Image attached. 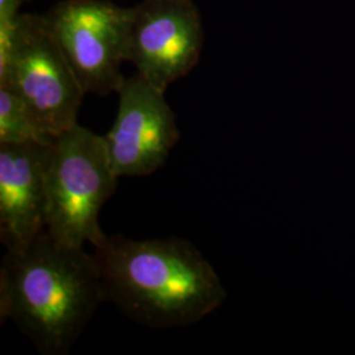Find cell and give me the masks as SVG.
Here are the masks:
<instances>
[{
    "label": "cell",
    "instance_id": "cell-1",
    "mask_svg": "<svg viewBox=\"0 0 355 355\" xmlns=\"http://www.w3.org/2000/svg\"><path fill=\"white\" fill-rule=\"evenodd\" d=\"M92 248L105 302L144 327H191L228 296L214 266L187 240L105 234Z\"/></svg>",
    "mask_w": 355,
    "mask_h": 355
},
{
    "label": "cell",
    "instance_id": "cell-2",
    "mask_svg": "<svg viewBox=\"0 0 355 355\" xmlns=\"http://www.w3.org/2000/svg\"><path fill=\"white\" fill-rule=\"evenodd\" d=\"M103 302L94 254L64 246L46 230L3 257L0 321L15 324L41 354H69Z\"/></svg>",
    "mask_w": 355,
    "mask_h": 355
},
{
    "label": "cell",
    "instance_id": "cell-3",
    "mask_svg": "<svg viewBox=\"0 0 355 355\" xmlns=\"http://www.w3.org/2000/svg\"><path fill=\"white\" fill-rule=\"evenodd\" d=\"M104 136L76 124L55 137L46 173L45 230L64 246H94L103 205L117 180Z\"/></svg>",
    "mask_w": 355,
    "mask_h": 355
},
{
    "label": "cell",
    "instance_id": "cell-4",
    "mask_svg": "<svg viewBox=\"0 0 355 355\" xmlns=\"http://www.w3.org/2000/svg\"><path fill=\"white\" fill-rule=\"evenodd\" d=\"M0 86L13 89L51 137L78 124L86 92L44 15L20 13L11 35L0 38Z\"/></svg>",
    "mask_w": 355,
    "mask_h": 355
},
{
    "label": "cell",
    "instance_id": "cell-5",
    "mask_svg": "<svg viewBox=\"0 0 355 355\" xmlns=\"http://www.w3.org/2000/svg\"><path fill=\"white\" fill-rule=\"evenodd\" d=\"M130 8L107 0H64L46 13L45 23L85 92H116L127 61Z\"/></svg>",
    "mask_w": 355,
    "mask_h": 355
},
{
    "label": "cell",
    "instance_id": "cell-6",
    "mask_svg": "<svg viewBox=\"0 0 355 355\" xmlns=\"http://www.w3.org/2000/svg\"><path fill=\"white\" fill-rule=\"evenodd\" d=\"M204 44L202 17L192 0H142L130 8L127 61L157 89L196 66Z\"/></svg>",
    "mask_w": 355,
    "mask_h": 355
},
{
    "label": "cell",
    "instance_id": "cell-7",
    "mask_svg": "<svg viewBox=\"0 0 355 355\" xmlns=\"http://www.w3.org/2000/svg\"><path fill=\"white\" fill-rule=\"evenodd\" d=\"M119 108L104 136L114 174L148 177L165 165L180 133L165 91L142 76L123 79L117 89Z\"/></svg>",
    "mask_w": 355,
    "mask_h": 355
},
{
    "label": "cell",
    "instance_id": "cell-8",
    "mask_svg": "<svg viewBox=\"0 0 355 355\" xmlns=\"http://www.w3.org/2000/svg\"><path fill=\"white\" fill-rule=\"evenodd\" d=\"M53 145H0V241L26 249L45 230L46 173Z\"/></svg>",
    "mask_w": 355,
    "mask_h": 355
},
{
    "label": "cell",
    "instance_id": "cell-9",
    "mask_svg": "<svg viewBox=\"0 0 355 355\" xmlns=\"http://www.w3.org/2000/svg\"><path fill=\"white\" fill-rule=\"evenodd\" d=\"M51 137L10 87L0 86V145H53Z\"/></svg>",
    "mask_w": 355,
    "mask_h": 355
},
{
    "label": "cell",
    "instance_id": "cell-10",
    "mask_svg": "<svg viewBox=\"0 0 355 355\" xmlns=\"http://www.w3.org/2000/svg\"><path fill=\"white\" fill-rule=\"evenodd\" d=\"M29 0H0V29L12 28L20 15V7Z\"/></svg>",
    "mask_w": 355,
    "mask_h": 355
}]
</instances>
